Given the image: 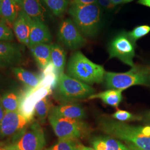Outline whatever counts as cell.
Listing matches in <instances>:
<instances>
[{"label":"cell","mask_w":150,"mask_h":150,"mask_svg":"<svg viewBox=\"0 0 150 150\" xmlns=\"http://www.w3.org/2000/svg\"><path fill=\"white\" fill-rule=\"evenodd\" d=\"M125 144L127 145L128 147H129V148L131 149V150H141V149H139V148H137V147H135L133 145H132V144H129V143H125Z\"/></svg>","instance_id":"cell-38"},{"label":"cell","mask_w":150,"mask_h":150,"mask_svg":"<svg viewBox=\"0 0 150 150\" xmlns=\"http://www.w3.org/2000/svg\"><path fill=\"white\" fill-rule=\"evenodd\" d=\"M0 150H13L10 144H5L0 142Z\"/></svg>","instance_id":"cell-32"},{"label":"cell","mask_w":150,"mask_h":150,"mask_svg":"<svg viewBox=\"0 0 150 150\" xmlns=\"http://www.w3.org/2000/svg\"><path fill=\"white\" fill-rule=\"evenodd\" d=\"M112 117L121 122L142 121L141 116L136 115L125 110H118L112 115Z\"/></svg>","instance_id":"cell-25"},{"label":"cell","mask_w":150,"mask_h":150,"mask_svg":"<svg viewBox=\"0 0 150 150\" xmlns=\"http://www.w3.org/2000/svg\"><path fill=\"white\" fill-rule=\"evenodd\" d=\"M77 150H96L93 148L87 147L84 145H81L80 144H78Z\"/></svg>","instance_id":"cell-33"},{"label":"cell","mask_w":150,"mask_h":150,"mask_svg":"<svg viewBox=\"0 0 150 150\" xmlns=\"http://www.w3.org/2000/svg\"><path fill=\"white\" fill-rule=\"evenodd\" d=\"M14 40V35L11 28L8 27L6 22L2 20L0 21V42H11Z\"/></svg>","instance_id":"cell-28"},{"label":"cell","mask_w":150,"mask_h":150,"mask_svg":"<svg viewBox=\"0 0 150 150\" xmlns=\"http://www.w3.org/2000/svg\"><path fill=\"white\" fill-rule=\"evenodd\" d=\"M122 91L121 90L109 89L98 93L93 94L88 98H98L106 105L117 108L122 100Z\"/></svg>","instance_id":"cell-20"},{"label":"cell","mask_w":150,"mask_h":150,"mask_svg":"<svg viewBox=\"0 0 150 150\" xmlns=\"http://www.w3.org/2000/svg\"><path fill=\"white\" fill-rule=\"evenodd\" d=\"M137 3L139 5L150 7V0H139Z\"/></svg>","instance_id":"cell-35"},{"label":"cell","mask_w":150,"mask_h":150,"mask_svg":"<svg viewBox=\"0 0 150 150\" xmlns=\"http://www.w3.org/2000/svg\"><path fill=\"white\" fill-rule=\"evenodd\" d=\"M14 1H15L17 4H18V5L21 3V2L22 1V0H13Z\"/></svg>","instance_id":"cell-40"},{"label":"cell","mask_w":150,"mask_h":150,"mask_svg":"<svg viewBox=\"0 0 150 150\" xmlns=\"http://www.w3.org/2000/svg\"><path fill=\"white\" fill-rule=\"evenodd\" d=\"M23 93L16 90H8L0 97V102L5 112L19 111Z\"/></svg>","instance_id":"cell-19"},{"label":"cell","mask_w":150,"mask_h":150,"mask_svg":"<svg viewBox=\"0 0 150 150\" xmlns=\"http://www.w3.org/2000/svg\"><path fill=\"white\" fill-rule=\"evenodd\" d=\"M104 80L108 89L124 90L136 85L150 86V67L134 66L123 73L106 72Z\"/></svg>","instance_id":"cell-5"},{"label":"cell","mask_w":150,"mask_h":150,"mask_svg":"<svg viewBox=\"0 0 150 150\" xmlns=\"http://www.w3.org/2000/svg\"><path fill=\"white\" fill-rule=\"evenodd\" d=\"M19 6L22 11L32 20L43 22L46 20L47 11L41 0H22Z\"/></svg>","instance_id":"cell-15"},{"label":"cell","mask_w":150,"mask_h":150,"mask_svg":"<svg viewBox=\"0 0 150 150\" xmlns=\"http://www.w3.org/2000/svg\"><path fill=\"white\" fill-rule=\"evenodd\" d=\"M48 119L59 141H77L91 132L90 126L83 120L60 117L50 113Z\"/></svg>","instance_id":"cell-6"},{"label":"cell","mask_w":150,"mask_h":150,"mask_svg":"<svg viewBox=\"0 0 150 150\" xmlns=\"http://www.w3.org/2000/svg\"><path fill=\"white\" fill-rule=\"evenodd\" d=\"M52 45L42 43L35 45L30 48L38 66L43 70L51 62Z\"/></svg>","instance_id":"cell-17"},{"label":"cell","mask_w":150,"mask_h":150,"mask_svg":"<svg viewBox=\"0 0 150 150\" xmlns=\"http://www.w3.org/2000/svg\"><path fill=\"white\" fill-rule=\"evenodd\" d=\"M73 2L79 5H87L97 4V0H73Z\"/></svg>","instance_id":"cell-30"},{"label":"cell","mask_w":150,"mask_h":150,"mask_svg":"<svg viewBox=\"0 0 150 150\" xmlns=\"http://www.w3.org/2000/svg\"><path fill=\"white\" fill-rule=\"evenodd\" d=\"M5 111L4 110V108L2 107L1 102H0V123L1 122V121L2 120V119L4 118L5 115Z\"/></svg>","instance_id":"cell-36"},{"label":"cell","mask_w":150,"mask_h":150,"mask_svg":"<svg viewBox=\"0 0 150 150\" xmlns=\"http://www.w3.org/2000/svg\"><path fill=\"white\" fill-rule=\"evenodd\" d=\"M58 37L67 48L76 50L85 45L86 40L76 26L74 22L66 19L59 25Z\"/></svg>","instance_id":"cell-10"},{"label":"cell","mask_w":150,"mask_h":150,"mask_svg":"<svg viewBox=\"0 0 150 150\" xmlns=\"http://www.w3.org/2000/svg\"><path fill=\"white\" fill-rule=\"evenodd\" d=\"M77 145L76 141H58L56 144L45 150H77Z\"/></svg>","instance_id":"cell-27"},{"label":"cell","mask_w":150,"mask_h":150,"mask_svg":"<svg viewBox=\"0 0 150 150\" xmlns=\"http://www.w3.org/2000/svg\"><path fill=\"white\" fill-rule=\"evenodd\" d=\"M50 114L77 120H83L86 117V112L83 107L75 102L61 103L52 107Z\"/></svg>","instance_id":"cell-14"},{"label":"cell","mask_w":150,"mask_h":150,"mask_svg":"<svg viewBox=\"0 0 150 150\" xmlns=\"http://www.w3.org/2000/svg\"><path fill=\"white\" fill-rule=\"evenodd\" d=\"M91 144L96 150H132L120 140L110 136L95 137L91 139Z\"/></svg>","instance_id":"cell-16"},{"label":"cell","mask_w":150,"mask_h":150,"mask_svg":"<svg viewBox=\"0 0 150 150\" xmlns=\"http://www.w3.org/2000/svg\"><path fill=\"white\" fill-rule=\"evenodd\" d=\"M150 32V26L149 25H141L135 27L131 32L127 33L129 40L135 43L139 38L144 37Z\"/></svg>","instance_id":"cell-26"},{"label":"cell","mask_w":150,"mask_h":150,"mask_svg":"<svg viewBox=\"0 0 150 150\" xmlns=\"http://www.w3.org/2000/svg\"><path fill=\"white\" fill-rule=\"evenodd\" d=\"M109 58H117L125 64L134 67V44L129 38L127 32L120 33L109 44Z\"/></svg>","instance_id":"cell-9"},{"label":"cell","mask_w":150,"mask_h":150,"mask_svg":"<svg viewBox=\"0 0 150 150\" xmlns=\"http://www.w3.org/2000/svg\"><path fill=\"white\" fill-rule=\"evenodd\" d=\"M67 73L70 77L89 85L101 83L106 72L102 66L93 63L80 51H76L69 61Z\"/></svg>","instance_id":"cell-2"},{"label":"cell","mask_w":150,"mask_h":150,"mask_svg":"<svg viewBox=\"0 0 150 150\" xmlns=\"http://www.w3.org/2000/svg\"><path fill=\"white\" fill-rule=\"evenodd\" d=\"M51 40V35L48 27L44 22L32 19L29 42L27 46L30 48L39 44L50 43Z\"/></svg>","instance_id":"cell-12"},{"label":"cell","mask_w":150,"mask_h":150,"mask_svg":"<svg viewBox=\"0 0 150 150\" xmlns=\"http://www.w3.org/2000/svg\"><path fill=\"white\" fill-rule=\"evenodd\" d=\"M23 59L22 47L12 42H0V69L15 67Z\"/></svg>","instance_id":"cell-11"},{"label":"cell","mask_w":150,"mask_h":150,"mask_svg":"<svg viewBox=\"0 0 150 150\" xmlns=\"http://www.w3.org/2000/svg\"><path fill=\"white\" fill-rule=\"evenodd\" d=\"M11 70L16 78L26 86L28 89H32L39 85L42 79V75L32 72L24 69L15 67Z\"/></svg>","instance_id":"cell-18"},{"label":"cell","mask_w":150,"mask_h":150,"mask_svg":"<svg viewBox=\"0 0 150 150\" xmlns=\"http://www.w3.org/2000/svg\"><path fill=\"white\" fill-rule=\"evenodd\" d=\"M7 81L8 80L4 77V76L0 74V88L5 85Z\"/></svg>","instance_id":"cell-34"},{"label":"cell","mask_w":150,"mask_h":150,"mask_svg":"<svg viewBox=\"0 0 150 150\" xmlns=\"http://www.w3.org/2000/svg\"><path fill=\"white\" fill-rule=\"evenodd\" d=\"M53 106L49 96L44 97L36 104L34 109L35 115L41 123H45Z\"/></svg>","instance_id":"cell-23"},{"label":"cell","mask_w":150,"mask_h":150,"mask_svg":"<svg viewBox=\"0 0 150 150\" xmlns=\"http://www.w3.org/2000/svg\"><path fill=\"white\" fill-rule=\"evenodd\" d=\"M51 59L59 76L64 73L66 64V52L64 49L57 44L52 45Z\"/></svg>","instance_id":"cell-22"},{"label":"cell","mask_w":150,"mask_h":150,"mask_svg":"<svg viewBox=\"0 0 150 150\" xmlns=\"http://www.w3.org/2000/svg\"><path fill=\"white\" fill-rule=\"evenodd\" d=\"M54 15L62 16L66 10L69 0H43Z\"/></svg>","instance_id":"cell-24"},{"label":"cell","mask_w":150,"mask_h":150,"mask_svg":"<svg viewBox=\"0 0 150 150\" xmlns=\"http://www.w3.org/2000/svg\"><path fill=\"white\" fill-rule=\"evenodd\" d=\"M142 121L147 125L150 126V110L145 112L142 115Z\"/></svg>","instance_id":"cell-31"},{"label":"cell","mask_w":150,"mask_h":150,"mask_svg":"<svg viewBox=\"0 0 150 150\" xmlns=\"http://www.w3.org/2000/svg\"><path fill=\"white\" fill-rule=\"evenodd\" d=\"M43 129L38 121H32L21 136L11 143L13 150H43L46 145Z\"/></svg>","instance_id":"cell-7"},{"label":"cell","mask_w":150,"mask_h":150,"mask_svg":"<svg viewBox=\"0 0 150 150\" xmlns=\"http://www.w3.org/2000/svg\"><path fill=\"white\" fill-rule=\"evenodd\" d=\"M33 121L26 118L19 111L6 112L0 123V138L13 137V142H15Z\"/></svg>","instance_id":"cell-8"},{"label":"cell","mask_w":150,"mask_h":150,"mask_svg":"<svg viewBox=\"0 0 150 150\" xmlns=\"http://www.w3.org/2000/svg\"><path fill=\"white\" fill-rule=\"evenodd\" d=\"M99 129L116 139L129 143L143 150H150V135L146 134L144 126H134L107 117L97 120Z\"/></svg>","instance_id":"cell-1"},{"label":"cell","mask_w":150,"mask_h":150,"mask_svg":"<svg viewBox=\"0 0 150 150\" xmlns=\"http://www.w3.org/2000/svg\"><path fill=\"white\" fill-rule=\"evenodd\" d=\"M111 2L113 5L116 6L123 3V0H111Z\"/></svg>","instance_id":"cell-37"},{"label":"cell","mask_w":150,"mask_h":150,"mask_svg":"<svg viewBox=\"0 0 150 150\" xmlns=\"http://www.w3.org/2000/svg\"><path fill=\"white\" fill-rule=\"evenodd\" d=\"M32 19L23 12H19L13 22V31L19 42L28 46Z\"/></svg>","instance_id":"cell-13"},{"label":"cell","mask_w":150,"mask_h":150,"mask_svg":"<svg viewBox=\"0 0 150 150\" xmlns=\"http://www.w3.org/2000/svg\"><path fill=\"white\" fill-rule=\"evenodd\" d=\"M54 97L61 103L75 102L89 98L95 94V89L88 85L66 75H59L54 88Z\"/></svg>","instance_id":"cell-4"},{"label":"cell","mask_w":150,"mask_h":150,"mask_svg":"<svg viewBox=\"0 0 150 150\" xmlns=\"http://www.w3.org/2000/svg\"><path fill=\"white\" fill-rule=\"evenodd\" d=\"M21 10L19 5L13 0H2L0 16L5 21L12 24Z\"/></svg>","instance_id":"cell-21"},{"label":"cell","mask_w":150,"mask_h":150,"mask_svg":"<svg viewBox=\"0 0 150 150\" xmlns=\"http://www.w3.org/2000/svg\"><path fill=\"white\" fill-rule=\"evenodd\" d=\"M69 12L76 26L86 37L98 33L101 23V10L97 4L82 5L72 2Z\"/></svg>","instance_id":"cell-3"},{"label":"cell","mask_w":150,"mask_h":150,"mask_svg":"<svg viewBox=\"0 0 150 150\" xmlns=\"http://www.w3.org/2000/svg\"><path fill=\"white\" fill-rule=\"evenodd\" d=\"M2 0H0V10H1V4H2ZM1 17V16H0Z\"/></svg>","instance_id":"cell-41"},{"label":"cell","mask_w":150,"mask_h":150,"mask_svg":"<svg viewBox=\"0 0 150 150\" xmlns=\"http://www.w3.org/2000/svg\"><path fill=\"white\" fill-rule=\"evenodd\" d=\"M134 0H123V3L124 4H127V3H129L131 2L132 1H133Z\"/></svg>","instance_id":"cell-39"},{"label":"cell","mask_w":150,"mask_h":150,"mask_svg":"<svg viewBox=\"0 0 150 150\" xmlns=\"http://www.w3.org/2000/svg\"><path fill=\"white\" fill-rule=\"evenodd\" d=\"M97 4L104 9H111L115 6L113 5L111 0H97Z\"/></svg>","instance_id":"cell-29"}]
</instances>
